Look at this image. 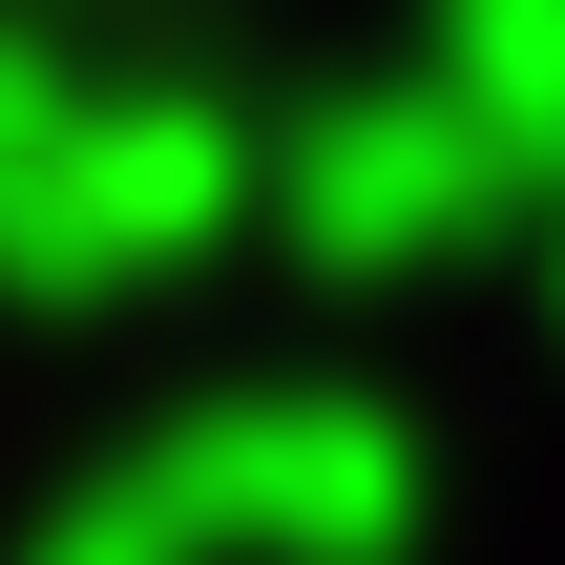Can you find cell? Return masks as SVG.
<instances>
[{
  "label": "cell",
  "instance_id": "1",
  "mask_svg": "<svg viewBox=\"0 0 565 565\" xmlns=\"http://www.w3.org/2000/svg\"><path fill=\"white\" fill-rule=\"evenodd\" d=\"M419 503H440V461L398 398L231 377V398L126 419L105 461H63L21 503V545L42 565H377V545H419Z\"/></svg>",
  "mask_w": 565,
  "mask_h": 565
},
{
  "label": "cell",
  "instance_id": "2",
  "mask_svg": "<svg viewBox=\"0 0 565 565\" xmlns=\"http://www.w3.org/2000/svg\"><path fill=\"white\" fill-rule=\"evenodd\" d=\"M252 231V105L231 84H63V126L0 189V315H126L231 273Z\"/></svg>",
  "mask_w": 565,
  "mask_h": 565
},
{
  "label": "cell",
  "instance_id": "3",
  "mask_svg": "<svg viewBox=\"0 0 565 565\" xmlns=\"http://www.w3.org/2000/svg\"><path fill=\"white\" fill-rule=\"evenodd\" d=\"M252 231H273L315 294H419V273H461L482 231H524V168L440 105V63H398V84H335V105L252 126Z\"/></svg>",
  "mask_w": 565,
  "mask_h": 565
},
{
  "label": "cell",
  "instance_id": "4",
  "mask_svg": "<svg viewBox=\"0 0 565 565\" xmlns=\"http://www.w3.org/2000/svg\"><path fill=\"white\" fill-rule=\"evenodd\" d=\"M419 63L524 189H565V0H419Z\"/></svg>",
  "mask_w": 565,
  "mask_h": 565
},
{
  "label": "cell",
  "instance_id": "5",
  "mask_svg": "<svg viewBox=\"0 0 565 565\" xmlns=\"http://www.w3.org/2000/svg\"><path fill=\"white\" fill-rule=\"evenodd\" d=\"M63 84H84V63H63V42H42V21H0V189H21V147H42V126H63Z\"/></svg>",
  "mask_w": 565,
  "mask_h": 565
},
{
  "label": "cell",
  "instance_id": "6",
  "mask_svg": "<svg viewBox=\"0 0 565 565\" xmlns=\"http://www.w3.org/2000/svg\"><path fill=\"white\" fill-rule=\"evenodd\" d=\"M524 294H545V335H565V189H524Z\"/></svg>",
  "mask_w": 565,
  "mask_h": 565
}]
</instances>
